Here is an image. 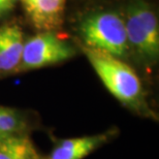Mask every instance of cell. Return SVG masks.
<instances>
[{"label": "cell", "mask_w": 159, "mask_h": 159, "mask_svg": "<svg viewBox=\"0 0 159 159\" xmlns=\"http://www.w3.org/2000/svg\"><path fill=\"white\" fill-rule=\"evenodd\" d=\"M92 67L116 99L139 113H147L148 106L139 75L122 59L83 47Z\"/></svg>", "instance_id": "1"}, {"label": "cell", "mask_w": 159, "mask_h": 159, "mask_svg": "<svg viewBox=\"0 0 159 159\" xmlns=\"http://www.w3.org/2000/svg\"><path fill=\"white\" fill-rule=\"evenodd\" d=\"M78 33L86 48L122 59L129 52L123 15L116 11H95L85 15Z\"/></svg>", "instance_id": "2"}, {"label": "cell", "mask_w": 159, "mask_h": 159, "mask_svg": "<svg viewBox=\"0 0 159 159\" xmlns=\"http://www.w3.org/2000/svg\"><path fill=\"white\" fill-rule=\"evenodd\" d=\"M129 50L146 64L159 56V26L153 7L146 0H130L123 15Z\"/></svg>", "instance_id": "3"}, {"label": "cell", "mask_w": 159, "mask_h": 159, "mask_svg": "<svg viewBox=\"0 0 159 159\" xmlns=\"http://www.w3.org/2000/svg\"><path fill=\"white\" fill-rule=\"evenodd\" d=\"M77 49L54 31H43L24 43L18 72L55 65L71 59Z\"/></svg>", "instance_id": "4"}, {"label": "cell", "mask_w": 159, "mask_h": 159, "mask_svg": "<svg viewBox=\"0 0 159 159\" xmlns=\"http://www.w3.org/2000/svg\"><path fill=\"white\" fill-rule=\"evenodd\" d=\"M24 34L16 23L0 27V75L17 74L24 48Z\"/></svg>", "instance_id": "5"}, {"label": "cell", "mask_w": 159, "mask_h": 159, "mask_svg": "<svg viewBox=\"0 0 159 159\" xmlns=\"http://www.w3.org/2000/svg\"><path fill=\"white\" fill-rule=\"evenodd\" d=\"M32 25L41 31H53L62 23L65 0H22Z\"/></svg>", "instance_id": "6"}, {"label": "cell", "mask_w": 159, "mask_h": 159, "mask_svg": "<svg viewBox=\"0 0 159 159\" xmlns=\"http://www.w3.org/2000/svg\"><path fill=\"white\" fill-rule=\"evenodd\" d=\"M112 132L62 139L57 143L47 159H84L109 141Z\"/></svg>", "instance_id": "7"}, {"label": "cell", "mask_w": 159, "mask_h": 159, "mask_svg": "<svg viewBox=\"0 0 159 159\" xmlns=\"http://www.w3.org/2000/svg\"><path fill=\"white\" fill-rule=\"evenodd\" d=\"M0 159H43L25 133L0 139Z\"/></svg>", "instance_id": "8"}, {"label": "cell", "mask_w": 159, "mask_h": 159, "mask_svg": "<svg viewBox=\"0 0 159 159\" xmlns=\"http://www.w3.org/2000/svg\"><path fill=\"white\" fill-rule=\"evenodd\" d=\"M25 121L19 111L0 107V139L24 133Z\"/></svg>", "instance_id": "9"}, {"label": "cell", "mask_w": 159, "mask_h": 159, "mask_svg": "<svg viewBox=\"0 0 159 159\" xmlns=\"http://www.w3.org/2000/svg\"><path fill=\"white\" fill-rule=\"evenodd\" d=\"M17 0H0V20L12 11Z\"/></svg>", "instance_id": "10"}]
</instances>
